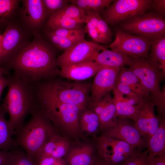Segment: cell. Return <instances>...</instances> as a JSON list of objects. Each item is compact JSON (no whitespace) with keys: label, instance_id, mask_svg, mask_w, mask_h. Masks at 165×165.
<instances>
[{"label":"cell","instance_id":"6da1fadb","mask_svg":"<svg viewBox=\"0 0 165 165\" xmlns=\"http://www.w3.org/2000/svg\"><path fill=\"white\" fill-rule=\"evenodd\" d=\"M56 59L52 47L39 34L34 36L5 64L18 74L37 80L56 71Z\"/></svg>","mask_w":165,"mask_h":165},{"label":"cell","instance_id":"7a4b0ae2","mask_svg":"<svg viewBox=\"0 0 165 165\" xmlns=\"http://www.w3.org/2000/svg\"><path fill=\"white\" fill-rule=\"evenodd\" d=\"M16 133L15 146L21 147L35 163L45 144L55 133L50 123L38 112Z\"/></svg>","mask_w":165,"mask_h":165},{"label":"cell","instance_id":"3957f363","mask_svg":"<svg viewBox=\"0 0 165 165\" xmlns=\"http://www.w3.org/2000/svg\"><path fill=\"white\" fill-rule=\"evenodd\" d=\"M127 65L150 94L151 101L157 107L159 116H165V89L161 91L162 76L157 65L150 60L130 57Z\"/></svg>","mask_w":165,"mask_h":165},{"label":"cell","instance_id":"277c9868","mask_svg":"<svg viewBox=\"0 0 165 165\" xmlns=\"http://www.w3.org/2000/svg\"><path fill=\"white\" fill-rule=\"evenodd\" d=\"M91 86L77 81H53L44 85L40 94L42 100L73 104L84 110L90 102Z\"/></svg>","mask_w":165,"mask_h":165},{"label":"cell","instance_id":"5b68a950","mask_svg":"<svg viewBox=\"0 0 165 165\" xmlns=\"http://www.w3.org/2000/svg\"><path fill=\"white\" fill-rule=\"evenodd\" d=\"M8 89L2 105L9 116V123L16 132L22 126L24 119L31 109V97L23 83L18 80H9Z\"/></svg>","mask_w":165,"mask_h":165},{"label":"cell","instance_id":"8992f818","mask_svg":"<svg viewBox=\"0 0 165 165\" xmlns=\"http://www.w3.org/2000/svg\"><path fill=\"white\" fill-rule=\"evenodd\" d=\"M125 32L154 40L165 36V20L154 13H144L125 20L121 25Z\"/></svg>","mask_w":165,"mask_h":165},{"label":"cell","instance_id":"52a82bcc","mask_svg":"<svg viewBox=\"0 0 165 165\" xmlns=\"http://www.w3.org/2000/svg\"><path fill=\"white\" fill-rule=\"evenodd\" d=\"M45 114L57 125L72 136L76 135L79 127V113L83 110L78 106L54 101L42 100Z\"/></svg>","mask_w":165,"mask_h":165},{"label":"cell","instance_id":"ba28073f","mask_svg":"<svg viewBox=\"0 0 165 165\" xmlns=\"http://www.w3.org/2000/svg\"><path fill=\"white\" fill-rule=\"evenodd\" d=\"M2 35L3 40L0 53V65L5 64L11 57L31 41V36H33L18 18L7 27Z\"/></svg>","mask_w":165,"mask_h":165},{"label":"cell","instance_id":"9c48e42d","mask_svg":"<svg viewBox=\"0 0 165 165\" xmlns=\"http://www.w3.org/2000/svg\"><path fill=\"white\" fill-rule=\"evenodd\" d=\"M152 40L119 30L109 47L113 51L130 57L148 59Z\"/></svg>","mask_w":165,"mask_h":165},{"label":"cell","instance_id":"30bf717a","mask_svg":"<svg viewBox=\"0 0 165 165\" xmlns=\"http://www.w3.org/2000/svg\"><path fill=\"white\" fill-rule=\"evenodd\" d=\"M152 0H114L103 13V19L113 25L134 16L144 14L149 8Z\"/></svg>","mask_w":165,"mask_h":165},{"label":"cell","instance_id":"8fae6325","mask_svg":"<svg viewBox=\"0 0 165 165\" xmlns=\"http://www.w3.org/2000/svg\"><path fill=\"white\" fill-rule=\"evenodd\" d=\"M98 157L110 165H119L137 150L121 140L102 135L95 138Z\"/></svg>","mask_w":165,"mask_h":165},{"label":"cell","instance_id":"7c38bea8","mask_svg":"<svg viewBox=\"0 0 165 165\" xmlns=\"http://www.w3.org/2000/svg\"><path fill=\"white\" fill-rule=\"evenodd\" d=\"M18 19L33 36L39 35L47 21L42 0H21Z\"/></svg>","mask_w":165,"mask_h":165},{"label":"cell","instance_id":"4fadbf2b","mask_svg":"<svg viewBox=\"0 0 165 165\" xmlns=\"http://www.w3.org/2000/svg\"><path fill=\"white\" fill-rule=\"evenodd\" d=\"M105 48L97 43L88 41L83 38L57 58L56 64L61 68L87 61H94L95 55L99 51Z\"/></svg>","mask_w":165,"mask_h":165},{"label":"cell","instance_id":"5bb4252c","mask_svg":"<svg viewBox=\"0 0 165 165\" xmlns=\"http://www.w3.org/2000/svg\"><path fill=\"white\" fill-rule=\"evenodd\" d=\"M103 130V135L123 141L138 151L147 148V144L129 119L118 118L114 125Z\"/></svg>","mask_w":165,"mask_h":165},{"label":"cell","instance_id":"9a60e30c","mask_svg":"<svg viewBox=\"0 0 165 165\" xmlns=\"http://www.w3.org/2000/svg\"><path fill=\"white\" fill-rule=\"evenodd\" d=\"M120 68L104 66L96 74L90 92L89 102L92 107L112 90Z\"/></svg>","mask_w":165,"mask_h":165},{"label":"cell","instance_id":"2e32d148","mask_svg":"<svg viewBox=\"0 0 165 165\" xmlns=\"http://www.w3.org/2000/svg\"><path fill=\"white\" fill-rule=\"evenodd\" d=\"M155 106L150 99L145 100L140 106L138 115L134 121L135 127L147 144L157 130L161 119L155 114Z\"/></svg>","mask_w":165,"mask_h":165},{"label":"cell","instance_id":"e0dca14e","mask_svg":"<svg viewBox=\"0 0 165 165\" xmlns=\"http://www.w3.org/2000/svg\"><path fill=\"white\" fill-rule=\"evenodd\" d=\"M104 66L93 60L61 68L59 74L62 77L79 82L95 75Z\"/></svg>","mask_w":165,"mask_h":165},{"label":"cell","instance_id":"ac0fdd59","mask_svg":"<svg viewBox=\"0 0 165 165\" xmlns=\"http://www.w3.org/2000/svg\"><path fill=\"white\" fill-rule=\"evenodd\" d=\"M112 90L117 117L131 119L134 122L138 115L141 105H140L145 100L125 97L114 88Z\"/></svg>","mask_w":165,"mask_h":165},{"label":"cell","instance_id":"d6986e66","mask_svg":"<svg viewBox=\"0 0 165 165\" xmlns=\"http://www.w3.org/2000/svg\"><path fill=\"white\" fill-rule=\"evenodd\" d=\"M69 147L67 140L55 133L45 144L37 159L44 155L63 158L68 152Z\"/></svg>","mask_w":165,"mask_h":165},{"label":"cell","instance_id":"ffe728a7","mask_svg":"<svg viewBox=\"0 0 165 165\" xmlns=\"http://www.w3.org/2000/svg\"><path fill=\"white\" fill-rule=\"evenodd\" d=\"M95 157L93 146L87 144L72 148L64 160L66 165H90Z\"/></svg>","mask_w":165,"mask_h":165},{"label":"cell","instance_id":"44dd1931","mask_svg":"<svg viewBox=\"0 0 165 165\" xmlns=\"http://www.w3.org/2000/svg\"><path fill=\"white\" fill-rule=\"evenodd\" d=\"M116 82L126 85L133 92L144 99L150 98L149 92L144 88L138 78L129 68H120Z\"/></svg>","mask_w":165,"mask_h":165},{"label":"cell","instance_id":"7402d4cb","mask_svg":"<svg viewBox=\"0 0 165 165\" xmlns=\"http://www.w3.org/2000/svg\"><path fill=\"white\" fill-rule=\"evenodd\" d=\"M148 156L151 160L165 154V121L161 118L159 128L147 142Z\"/></svg>","mask_w":165,"mask_h":165},{"label":"cell","instance_id":"603a6c76","mask_svg":"<svg viewBox=\"0 0 165 165\" xmlns=\"http://www.w3.org/2000/svg\"><path fill=\"white\" fill-rule=\"evenodd\" d=\"M21 0H0V29L4 28L18 17Z\"/></svg>","mask_w":165,"mask_h":165},{"label":"cell","instance_id":"cb8c5ba5","mask_svg":"<svg viewBox=\"0 0 165 165\" xmlns=\"http://www.w3.org/2000/svg\"><path fill=\"white\" fill-rule=\"evenodd\" d=\"M6 113L2 106H0V150L9 151L16 147L13 136L16 132L9 120L6 119Z\"/></svg>","mask_w":165,"mask_h":165},{"label":"cell","instance_id":"d4e9b609","mask_svg":"<svg viewBox=\"0 0 165 165\" xmlns=\"http://www.w3.org/2000/svg\"><path fill=\"white\" fill-rule=\"evenodd\" d=\"M129 57L105 48L101 53H97L93 60L102 66L121 68L127 64Z\"/></svg>","mask_w":165,"mask_h":165},{"label":"cell","instance_id":"484cf974","mask_svg":"<svg viewBox=\"0 0 165 165\" xmlns=\"http://www.w3.org/2000/svg\"><path fill=\"white\" fill-rule=\"evenodd\" d=\"M40 35L57 48L65 51L84 38L85 33L68 37H61L42 30Z\"/></svg>","mask_w":165,"mask_h":165},{"label":"cell","instance_id":"4316f807","mask_svg":"<svg viewBox=\"0 0 165 165\" xmlns=\"http://www.w3.org/2000/svg\"><path fill=\"white\" fill-rule=\"evenodd\" d=\"M151 48L150 60L157 65L160 70H162L163 77L165 73V36L153 40Z\"/></svg>","mask_w":165,"mask_h":165},{"label":"cell","instance_id":"83f0119b","mask_svg":"<svg viewBox=\"0 0 165 165\" xmlns=\"http://www.w3.org/2000/svg\"><path fill=\"white\" fill-rule=\"evenodd\" d=\"M83 24L81 21L54 15L47 20L44 28L50 29H77L82 28Z\"/></svg>","mask_w":165,"mask_h":165},{"label":"cell","instance_id":"f1b7e54d","mask_svg":"<svg viewBox=\"0 0 165 165\" xmlns=\"http://www.w3.org/2000/svg\"><path fill=\"white\" fill-rule=\"evenodd\" d=\"M82 130L89 134H95L101 130L98 116L93 110L85 111L79 119Z\"/></svg>","mask_w":165,"mask_h":165},{"label":"cell","instance_id":"f546056e","mask_svg":"<svg viewBox=\"0 0 165 165\" xmlns=\"http://www.w3.org/2000/svg\"><path fill=\"white\" fill-rule=\"evenodd\" d=\"M101 130H103L114 125L117 116L113 97L98 116Z\"/></svg>","mask_w":165,"mask_h":165},{"label":"cell","instance_id":"4dcf8cb0","mask_svg":"<svg viewBox=\"0 0 165 165\" xmlns=\"http://www.w3.org/2000/svg\"><path fill=\"white\" fill-rule=\"evenodd\" d=\"M114 1L112 0H71L84 12L90 11L100 15L105 8L108 7Z\"/></svg>","mask_w":165,"mask_h":165},{"label":"cell","instance_id":"1f68e13d","mask_svg":"<svg viewBox=\"0 0 165 165\" xmlns=\"http://www.w3.org/2000/svg\"><path fill=\"white\" fill-rule=\"evenodd\" d=\"M5 165H36L23 149L14 147L10 151Z\"/></svg>","mask_w":165,"mask_h":165},{"label":"cell","instance_id":"d6a6232c","mask_svg":"<svg viewBox=\"0 0 165 165\" xmlns=\"http://www.w3.org/2000/svg\"><path fill=\"white\" fill-rule=\"evenodd\" d=\"M54 15L74 19L84 23L86 16V13L83 10L72 3L66 6Z\"/></svg>","mask_w":165,"mask_h":165},{"label":"cell","instance_id":"836d02e7","mask_svg":"<svg viewBox=\"0 0 165 165\" xmlns=\"http://www.w3.org/2000/svg\"><path fill=\"white\" fill-rule=\"evenodd\" d=\"M152 160L148 156V151H135L119 165H151Z\"/></svg>","mask_w":165,"mask_h":165},{"label":"cell","instance_id":"e575fe53","mask_svg":"<svg viewBox=\"0 0 165 165\" xmlns=\"http://www.w3.org/2000/svg\"><path fill=\"white\" fill-rule=\"evenodd\" d=\"M42 1L47 20L68 5L70 2V0H42Z\"/></svg>","mask_w":165,"mask_h":165},{"label":"cell","instance_id":"d590c367","mask_svg":"<svg viewBox=\"0 0 165 165\" xmlns=\"http://www.w3.org/2000/svg\"><path fill=\"white\" fill-rule=\"evenodd\" d=\"M42 30L55 35L63 37H68L86 33L85 28H82L74 29L59 28L54 29L44 28Z\"/></svg>","mask_w":165,"mask_h":165},{"label":"cell","instance_id":"8d00e7d4","mask_svg":"<svg viewBox=\"0 0 165 165\" xmlns=\"http://www.w3.org/2000/svg\"><path fill=\"white\" fill-rule=\"evenodd\" d=\"M97 28L104 44L108 43L112 40V34L107 23L100 17Z\"/></svg>","mask_w":165,"mask_h":165},{"label":"cell","instance_id":"74e56055","mask_svg":"<svg viewBox=\"0 0 165 165\" xmlns=\"http://www.w3.org/2000/svg\"><path fill=\"white\" fill-rule=\"evenodd\" d=\"M35 163L36 165H66L63 158H57L46 155L39 157Z\"/></svg>","mask_w":165,"mask_h":165},{"label":"cell","instance_id":"f35d334b","mask_svg":"<svg viewBox=\"0 0 165 165\" xmlns=\"http://www.w3.org/2000/svg\"><path fill=\"white\" fill-rule=\"evenodd\" d=\"M86 16L84 23L86 24L85 29L97 28V25L100 16V15L90 11L85 12Z\"/></svg>","mask_w":165,"mask_h":165},{"label":"cell","instance_id":"ab89813d","mask_svg":"<svg viewBox=\"0 0 165 165\" xmlns=\"http://www.w3.org/2000/svg\"><path fill=\"white\" fill-rule=\"evenodd\" d=\"M157 12L163 13L165 10V0H152L151 5Z\"/></svg>","mask_w":165,"mask_h":165},{"label":"cell","instance_id":"60d3db41","mask_svg":"<svg viewBox=\"0 0 165 165\" xmlns=\"http://www.w3.org/2000/svg\"><path fill=\"white\" fill-rule=\"evenodd\" d=\"M89 36L96 42L104 43L97 28L85 29Z\"/></svg>","mask_w":165,"mask_h":165},{"label":"cell","instance_id":"b9f144b4","mask_svg":"<svg viewBox=\"0 0 165 165\" xmlns=\"http://www.w3.org/2000/svg\"><path fill=\"white\" fill-rule=\"evenodd\" d=\"M151 165H165V154L153 158L152 160Z\"/></svg>","mask_w":165,"mask_h":165},{"label":"cell","instance_id":"7bdbcfd3","mask_svg":"<svg viewBox=\"0 0 165 165\" xmlns=\"http://www.w3.org/2000/svg\"><path fill=\"white\" fill-rule=\"evenodd\" d=\"M9 82V80L5 78L3 75L0 76V98L3 90L8 86Z\"/></svg>","mask_w":165,"mask_h":165},{"label":"cell","instance_id":"ee69618b","mask_svg":"<svg viewBox=\"0 0 165 165\" xmlns=\"http://www.w3.org/2000/svg\"><path fill=\"white\" fill-rule=\"evenodd\" d=\"M9 154V151L0 150V165H5Z\"/></svg>","mask_w":165,"mask_h":165},{"label":"cell","instance_id":"f6af8a7d","mask_svg":"<svg viewBox=\"0 0 165 165\" xmlns=\"http://www.w3.org/2000/svg\"><path fill=\"white\" fill-rule=\"evenodd\" d=\"M90 165H110L107 162L98 157L95 156Z\"/></svg>","mask_w":165,"mask_h":165},{"label":"cell","instance_id":"bcb514c9","mask_svg":"<svg viewBox=\"0 0 165 165\" xmlns=\"http://www.w3.org/2000/svg\"><path fill=\"white\" fill-rule=\"evenodd\" d=\"M6 72V69L3 67L0 68V76L3 75Z\"/></svg>","mask_w":165,"mask_h":165},{"label":"cell","instance_id":"7dc6e473","mask_svg":"<svg viewBox=\"0 0 165 165\" xmlns=\"http://www.w3.org/2000/svg\"><path fill=\"white\" fill-rule=\"evenodd\" d=\"M2 40L3 39L2 35L0 34V53L2 48Z\"/></svg>","mask_w":165,"mask_h":165}]
</instances>
